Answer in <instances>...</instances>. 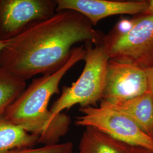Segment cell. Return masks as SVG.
<instances>
[{"mask_svg": "<svg viewBox=\"0 0 153 153\" xmlns=\"http://www.w3.org/2000/svg\"><path fill=\"white\" fill-rule=\"evenodd\" d=\"M104 36L81 14L57 11L7 40L0 52V69L25 81L38 74L52 73L69 59L74 44H100Z\"/></svg>", "mask_w": 153, "mask_h": 153, "instance_id": "obj_1", "label": "cell"}, {"mask_svg": "<svg viewBox=\"0 0 153 153\" xmlns=\"http://www.w3.org/2000/svg\"><path fill=\"white\" fill-rule=\"evenodd\" d=\"M86 50L75 47L65 63L58 70L34 79L13 102L4 115L6 120L39 138L47 145L59 143L69 129L71 118L61 113L53 117L48 105L51 97L59 94V84L63 76L77 62L84 60Z\"/></svg>", "mask_w": 153, "mask_h": 153, "instance_id": "obj_2", "label": "cell"}, {"mask_svg": "<svg viewBox=\"0 0 153 153\" xmlns=\"http://www.w3.org/2000/svg\"><path fill=\"white\" fill-rule=\"evenodd\" d=\"M86 43L83 70L71 86L63 88L60 97L52 104L49 110L53 117L76 104L94 106L102 99L109 56L102 43Z\"/></svg>", "mask_w": 153, "mask_h": 153, "instance_id": "obj_3", "label": "cell"}, {"mask_svg": "<svg viewBox=\"0 0 153 153\" xmlns=\"http://www.w3.org/2000/svg\"><path fill=\"white\" fill-rule=\"evenodd\" d=\"M102 43L109 59L145 70L153 66V16L129 21L127 29L114 28L104 35Z\"/></svg>", "mask_w": 153, "mask_h": 153, "instance_id": "obj_4", "label": "cell"}, {"mask_svg": "<svg viewBox=\"0 0 153 153\" xmlns=\"http://www.w3.org/2000/svg\"><path fill=\"white\" fill-rule=\"evenodd\" d=\"M79 111L81 115L76 117V126L91 127L129 145L153 151V138L126 114L103 105L81 107Z\"/></svg>", "mask_w": 153, "mask_h": 153, "instance_id": "obj_5", "label": "cell"}, {"mask_svg": "<svg viewBox=\"0 0 153 153\" xmlns=\"http://www.w3.org/2000/svg\"><path fill=\"white\" fill-rule=\"evenodd\" d=\"M56 11V1L0 0V40H9Z\"/></svg>", "mask_w": 153, "mask_h": 153, "instance_id": "obj_6", "label": "cell"}, {"mask_svg": "<svg viewBox=\"0 0 153 153\" xmlns=\"http://www.w3.org/2000/svg\"><path fill=\"white\" fill-rule=\"evenodd\" d=\"M148 91L146 71L133 64L109 59L100 104H113Z\"/></svg>", "mask_w": 153, "mask_h": 153, "instance_id": "obj_7", "label": "cell"}, {"mask_svg": "<svg viewBox=\"0 0 153 153\" xmlns=\"http://www.w3.org/2000/svg\"><path fill=\"white\" fill-rule=\"evenodd\" d=\"M56 12L73 10L87 18L93 26L103 18L119 14H141L148 1H120L109 0H57Z\"/></svg>", "mask_w": 153, "mask_h": 153, "instance_id": "obj_8", "label": "cell"}, {"mask_svg": "<svg viewBox=\"0 0 153 153\" xmlns=\"http://www.w3.org/2000/svg\"><path fill=\"white\" fill-rule=\"evenodd\" d=\"M100 105L109 107L127 115L142 131L152 137L153 94L150 92L148 91L142 95L115 104Z\"/></svg>", "mask_w": 153, "mask_h": 153, "instance_id": "obj_9", "label": "cell"}, {"mask_svg": "<svg viewBox=\"0 0 153 153\" xmlns=\"http://www.w3.org/2000/svg\"><path fill=\"white\" fill-rule=\"evenodd\" d=\"M129 146L93 128L86 127L78 153H128Z\"/></svg>", "mask_w": 153, "mask_h": 153, "instance_id": "obj_10", "label": "cell"}, {"mask_svg": "<svg viewBox=\"0 0 153 153\" xmlns=\"http://www.w3.org/2000/svg\"><path fill=\"white\" fill-rule=\"evenodd\" d=\"M39 142L38 136L6 120L4 116L0 118V153H7L17 149L33 148Z\"/></svg>", "mask_w": 153, "mask_h": 153, "instance_id": "obj_11", "label": "cell"}, {"mask_svg": "<svg viewBox=\"0 0 153 153\" xmlns=\"http://www.w3.org/2000/svg\"><path fill=\"white\" fill-rule=\"evenodd\" d=\"M26 88V81L0 69V118L6 109Z\"/></svg>", "mask_w": 153, "mask_h": 153, "instance_id": "obj_12", "label": "cell"}, {"mask_svg": "<svg viewBox=\"0 0 153 153\" xmlns=\"http://www.w3.org/2000/svg\"><path fill=\"white\" fill-rule=\"evenodd\" d=\"M7 153H75L71 142L47 145L39 148H26L13 150Z\"/></svg>", "mask_w": 153, "mask_h": 153, "instance_id": "obj_13", "label": "cell"}, {"mask_svg": "<svg viewBox=\"0 0 153 153\" xmlns=\"http://www.w3.org/2000/svg\"><path fill=\"white\" fill-rule=\"evenodd\" d=\"M145 71L148 77V91L153 94V66Z\"/></svg>", "mask_w": 153, "mask_h": 153, "instance_id": "obj_14", "label": "cell"}, {"mask_svg": "<svg viewBox=\"0 0 153 153\" xmlns=\"http://www.w3.org/2000/svg\"><path fill=\"white\" fill-rule=\"evenodd\" d=\"M128 153H153V151L143 147L130 145Z\"/></svg>", "mask_w": 153, "mask_h": 153, "instance_id": "obj_15", "label": "cell"}, {"mask_svg": "<svg viewBox=\"0 0 153 153\" xmlns=\"http://www.w3.org/2000/svg\"><path fill=\"white\" fill-rule=\"evenodd\" d=\"M141 15L153 16V0L148 1V5L145 11L142 13Z\"/></svg>", "mask_w": 153, "mask_h": 153, "instance_id": "obj_16", "label": "cell"}, {"mask_svg": "<svg viewBox=\"0 0 153 153\" xmlns=\"http://www.w3.org/2000/svg\"><path fill=\"white\" fill-rule=\"evenodd\" d=\"M7 40H0V52L5 47L6 45L7 44Z\"/></svg>", "mask_w": 153, "mask_h": 153, "instance_id": "obj_17", "label": "cell"}, {"mask_svg": "<svg viewBox=\"0 0 153 153\" xmlns=\"http://www.w3.org/2000/svg\"><path fill=\"white\" fill-rule=\"evenodd\" d=\"M152 137H153V135H152Z\"/></svg>", "mask_w": 153, "mask_h": 153, "instance_id": "obj_18", "label": "cell"}]
</instances>
